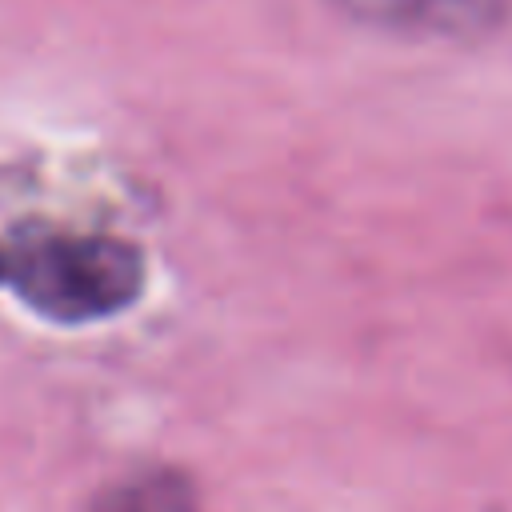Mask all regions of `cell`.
<instances>
[{"instance_id":"3","label":"cell","mask_w":512,"mask_h":512,"mask_svg":"<svg viewBox=\"0 0 512 512\" xmlns=\"http://www.w3.org/2000/svg\"><path fill=\"white\" fill-rule=\"evenodd\" d=\"M92 512H196V492L176 472H148L108 488Z\"/></svg>"},{"instance_id":"1","label":"cell","mask_w":512,"mask_h":512,"mask_svg":"<svg viewBox=\"0 0 512 512\" xmlns=\"http://www.w3.org/2000/svg\"><path fill=\"white\" fill-rule=\"evenodd\" d=\"M0 276L44 320L92 324L132 308L144 292L140 248L100 232H44L0 256Z\"/></svg>"},{"instance_id":"2","label":"cell","mask_w":512,"mask_h":512,"mask_svg":"<svg viewBox=\"0 0 512 512\" xmlns=\"http://www.w3.org/2000/svg\"><path fill=\"white\" fill-rule=\"evenodd\" d=\"M344 16L412 40H468L488 32L508 0H332Z\"/></svg>"}]
</instances>
